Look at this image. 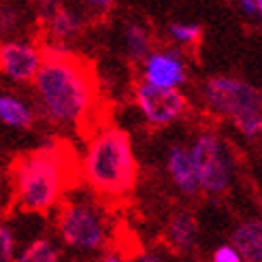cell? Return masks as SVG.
<instances>
[{
    "label": "cell",
    "instance_id": "obj_4",
    "mask_svg": "<svg viewBox=\"0 0 262 262\" xmlns=\"http://www.w3.org/2000/svg\"><path fill=\"white\" fill-rule=\"evenodd\" d=\"M113 220L96 194L64 196L56 207V237L60 250L75 260L92 262L109 250Z\"/></svg>",
    "mask_w": 262,
    "mask_h": 262
},
{
    "label": "cell",
    "instance_id": "obj_12",
    "mask_svg": "<svg viewBox=\"0 0 262 262\" xmlns=\"http://www.w3.org/2000/svg\"><path fill=\"white\" fill-rule=\"evenodd\" d=\"M201 241L199 220L190 211H177L168 217L164 226V245L179 256H190L196 252Z\"/></svg>",
    "mask_w": 262,
    "mask_h": 262
},
{
    "label": "cell",
    "instance_id": "obj_25",
    "mask_svg": "<svg viewBox=\"0 0 262 262\" xmlns=\"http://www.w3.org/2000/svg\"><path fill=\"white\" fill-rule=\"evenodd\" d=\"M96 262H128V260H126V256H124L122 252L107 250V252H102V254L96 258Z\"/></svg>",
    "mask_w": 262,
    "mask_h": 262
},
{
    "label": "cell",
    "instance_id": "obj_10",
    "mask_svg": "<svg viewBox=\"0 0 262 262\" xmlns=\"http://www.w3.org/2000/svg\"><path fill=\"white\" fill-rule=\"evenodd\" d=\"M36 109L30 98L15 90H0V128L13 135L30 133L36 126Z\"/></svg>",
    "mask_w": 262,
    "mask_h": 262
},
{
    "label": "cell",
    "instance_id": "obj_8",
    "mask_svg": "<svg viewBox=\"0 0 262 262\" xmlns=\"http://www.w3.org/2000/svg\"><path fill=\"white\" fill-rule=\"evenodd\" d=\"M139 73L143 83L181 90L190 79V62L186 58V51L175 45H154L149 54L139 62Z\"/></svg>",
    "mask_w": 262,
    "mask_h": 262
},
{
    "label": "cell",
    "instance_id": "obj_16",
    "mask_svg": "<svg viewBox=\"0 0 262 262\" xmlns=\"http://www.w3.org/2000/svg\"><path fill=\"white\" fill-rule=\"evenodd\" d=\"M166 38L168 43L179 47L181 51H190L199 47L205 34V26L201 21H186V19H173L166 24Z\"/></svg>",
    "mask_w": 262,
    "mask_h": 262
},
{
    "label": "cell",
    "instance_id": "obj_13",
    "mask_svg": "<svg viewBox=\"0 0 262 262\" xmlns=\"http://www.w3.org/2000/svg\"><path fill=\"white\" fill-rule=\"evenodd\" d=\"M49 41L58 47H69V43L77 41L85 28V19L79 11L71 7L58 5L49 15L43 19Z\"/></svg>",
    "mask_w": 262,
    "mask_h": 262
},
{
    "label": "cell",
    "instance_id": "obj_22",
    "mask_svg": "<svg viewBox=\"0 0 262 262\" xmlns=\"http://www.w3.org/2000/svg\"><path fill=\"white\" fill-rule=\"evenodd\" d=\"M237 9H239V13H241L243 17L260 24V17H262V0H237Z\"/></svg>",
    "mask_w": 262,
    "mask_h": 262
},
{
    "label": "cell",
    "instance_id": "obj_5",
    "mask_svg": "<svg viewBox=\"0 0 262 262\" xmlns=\"http://www.w3.org/2000/svg\"><path fill=\"white\" fill-rule=\"evenodd\" d=\"M201 98L215 120L228 122L245 141L262 135V94L237 75H211L203 83Z\"/></svg>",
    "mask_w": 262,
    "mask_h": 262
},
{
    "label": "cell",
    "instance_id": "obj_17",
    "mask_svg": "<svg viewBox=\"0 0 262 262\" xmlns=\"http://www.w3.org/2000/svg\"><path fill=\"white\" fill-rule=\"evenodd\" d=\"M13 262H62V250L51 237H34L15 254Z\"/></svg>",
    "mask_w": 262,
    "mask_h": 262
},
{
    "label": "cell",
    "instance_id": "obj_3",
    "mask_svg": "<svg viewBox=\"0 0 262 262\" xmlns=\"http://www.w3.org/2000/svg\"><path fill=\"white\" fill-rule=\"evenodd\" d=\"M81 177L96 196L120 199L135 188L139 162L133 139L120 126H102L90 137L81 160Z\"/></svg>",
    "mask_w": 262,
    "mask_h": 262
},
{
    "label": "cell",
    "instance_id": "obj_1",
    "mask_svg": "<svg viewBox=\"0 0 262 262\" xmlns=\"http://www.w3.org/2000/svg\"><path fill=\"white\" fill-rule=\"evenodd\" d=\"M30 85L36 117L51 128H81L96 107L98 90L94 73L71 47L47 45Z\"/></svg>",
    "mask_w": 262,
    "mask_h": 262
},
{
    "label": "cell",
    "instance_id": "obj_11",
    "mask_svg": "<svg viewBox=\"0 0 262 262\" xmlns=\"http://www.w3.org/2000/svg\"><path fill=\"white\" fill-rule=\"evenodd\" d=\"M164 171L168 181L175 186V190L186 196V199H194L199 196V183H196V175H194V166L188 154V145L183 143H173L168 145L166 154H164Z\"/></svg>",
    "mask_w": 262,
    "mask_h": 262
},
{
    "label": "cell",
    "instance_id": "obj_23",
    "mask_svg": "<svg viewBox=\"0 0 262 262\" xmlns=\"http://www.w3.org/2000/svg\"><path fill=\"white\" fill-rule=\"evenodd\" d=\"M32 5H34L36 11H38V17L45 19L58 5H62V0H32Z\"/></svg>",
    "mask_w": 262,
    "mask_h": 262
},
{
    "label": "cell",
    "instance_id": "obj_6",
    "mask_svg": "<svg viewBox=\"0 0 262 262\" xmlns=\"http://www.w3.org/2000/svg\"><path fill=\"white\" fill-rule=\"evenodd\" d=\"M199 192L205 196H224L237 177V160L228 141L213 128L199 130L188 143Z\"/></svg>",
    "mask_w": 262,
    "mask_h": 262
},
{
    "label": "cell",
    "instance_id": "obj_15",
    "mask_svg": "<svg viewBox=\"0 0 262 262\" xmlns=\"http://www.w3.org/2000/svg\"><path fill=\"white\" fill-rule=\"evenodd\" d=\"M122 38H124V51H126L128 60H133L137 64L145 58L151 51V47L156 45L151 28L147 24L139 21V19H133V21L124 24Z\"/></svg>",
    "mask_w": 262,
    "mask_h": 262
},
{
    "label": "cell",
    "instance_id": "obj_24",
    "mask_svg": "<svg viewBox=\"0 0 262 262\" xmlns=\"http://www.w3.org/2000/svg\"><path fill=\"white\" fill-rule=\"evenodd\" d=\"M135 262H166V258H164V254L158 252V250H145V252L137 254Z\"/></svg>",
    "mask_w": 262,
    "mask_h": 262
},
{
    "label": "cell",
    "instance_id": "obj_19",
    "mask_svg": "<svg viewBox=\"0 0 262 262\" xmlns=\"http://www.w3.org/2000/svg\"><path fill=\"white\" fill-rule=\"evenodd\" d=\"M17 254V234L9 222L0 220V262H13Z\"/></svg>",
    "mask_w": 262,
    "mask_h": 262
},
{
    "label": "cell",
    "instance_id": "obj_14",
    "mask_svg": "<svg viewBox=\"0 0 262 262\" xmlns=\"http://www.w3.org/2000/svg\"><path fill=\"white\" fill-rule=\"evenodd\" d=\"M228 243L241 254L243 262H262V220L245 217L230 230Z\"/></svg>",
    "mask_w": 262,
    "mask_h": 262
},
{
    "label": "cell",
    "instance_id": "obj_2",
    "mask_svg": "<svg viewBox=\"0 0 262 262\" xmlns=\"http://www.w3.org/2000/svg\"><path fill=\"white\" fill-rule=\"evenodd\" d=\"M71 158L58 143L19 156L11 168V192L26 213H49L71 188Z\"/></svg>",
    "mask_w": 262,
    "mask_h": 262
},
{
    "label": "cell",
    "instance_id": "obj_18",
    "mask_svg": "<svg viewBox=\"0 0 262 262\" xmlns=\"http://www.w3.org/2000/svg\"><path fill=\"white\" fill-rule=\"evenodd\" d=\"M24 26V11L13 5V3H3L0 5V41L7 38H15L17 32Z\"/></svg>",
    "mask_w": 262,
    "mask_h": 262
},
{
    "label": "cell",
    "instance_id": "obj_21",
    "mask_svg": "<svg viewBox=\"0 0 262 262\" xmlns=\"http://www.w3.org/2000/svg\"><path fill=\"white\" fill-rule=\"evenodd\" d=\"M209 262H243V258H241V254L234 250L230 243H220L215 250L211 252Z\"/></svg>",
    "mask_w": 262,
    "mask_h": 262
},
{
    "label": "cell",
    "instance_id": "obj_7",
    "mask_svg": "<svg viewBox=\"0 0 262 262\" xmlns=\"http://www.w3.org/2000/svg\"><path fill=\"white\" fill-rule=\"evenodd\" d=\"M133 100L143 122L156 130L177 124L190 111V100L181 90L156 88L143 81L133 88Z\"/></svg>",
    "mask_w": 262,
    "mask_h": 262
},
{
    "label": "cell",
    "instance_id": "obj_9",
    "mask_svg": "<svg viewBox=\"0 0 262 262\" xmlns=\"http://www.w3.org/2000/svg\"><path fill=\"white\" fill-rule=\"evenodd\" d=\"M43 62V47L28 38L0 41V75L13 85H30Z\"/></svg>",
    "mask_w": 262,
    "mask_h": 262
},
{
    "label": "cell",
    "instance_id": "obj_20",
    "mask_svg": "<svg viewBox=\"0 0 262 262\" xmlns=\"http://www.w3.org/2000/svg\"><path fill=\"white\" fill-rule=\"evenodd\" d=\"M115 0H81L83 19H104L111 13Z\"/></svg>",
    "mask_w": 262,
    "mask_h": 262
}]
</instances>
